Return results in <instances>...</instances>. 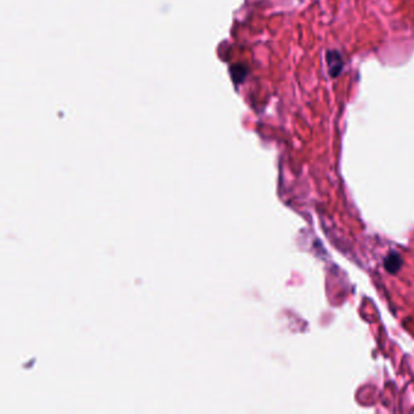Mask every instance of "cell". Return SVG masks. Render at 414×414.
<instances>
[{
	"label": "cell",
	"mask_w": 414,
	"mask_h": 414,
	"mask_svg": "<svg viewBox=\"0 0 414 414\" xmlns=\"http://www.w3.org/2000/svg\"><path fill=\"white\" fill-rule=\"evenodd\" d=\"M401 265H402V260L397 254H391L390 256H387L386 261H385V266L390 272H396Z\"/></svg>",
	"instance_id": "obj_1"
}]
</instances>
